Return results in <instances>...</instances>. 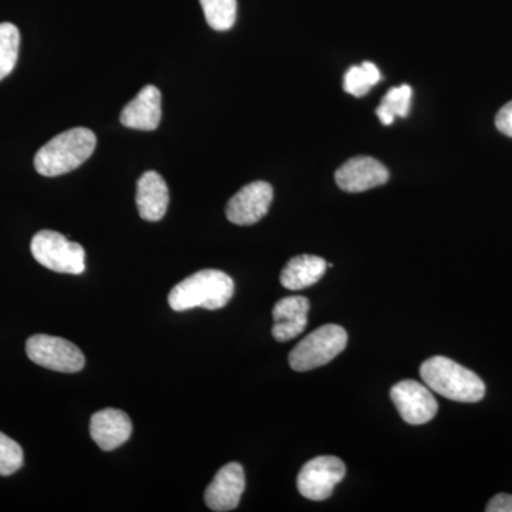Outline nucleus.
Instances as JSON below:
<instances>
[{
    "label": "nucleus",
    "mask_w": 512,
    "mask_h": 512,
    "mask_svg": "<svg viewBox=\"0 0 512 512\" xmlns=\"http://www.w3.org/2000/svg\"><path fill=\"white\" fill-rule=\"evenodd\" d=\"M336 184L346 192H363L389 181V170L372 157H355L343 163L335 174Z\"/></svg>",
    "instance_id": "10"
},
{
    "label": "nucleus",
    "mask_w": 512,
    "mask_h": 512,
    "mask_svg": "<svg viewBox=\"0 0 512 512\" xmlns=\"http://www.w3.org/2000/svg\"><path fill=\"white\" fill-rule=\"evenodd\" d=\"M137 208L143 220L157 222L163 220L170 202L167 183L156 171H147L137 183Z\"/></svg>",
    "instance_id": "15"
},
{
    "label": "nucleus",
    "mask_w": 512,
    "mask_h": 512,
    "mask_svg": "<svg viewBox=\"0 0 512 512\" xmlns=\"http://www.w3.org/2000/svg\"><path fill=\"white\" fill-rule=\"evenodd\" d=\"M234 291L231 276L218 269H204L175 285L168 295V303L175 312L192 308L217 311L231 301Z\"/></svg>",
    "instance_id": "2"
},
{
    "label": "nucleus",
    "mask_w": 512,
    "mask_h": 512,
    "mask_svg": "<svg viewBox=\"0 0 512 512\" xmlns=\"http://www.w3.org/2000/svg\"><path fill=\"white\" fill-rule=\"evenodd\" d=\"M487 512H512V495L510 494H497L487 504L485 508Z\"/></svg>",
    "instance_id": "23"
},
{
    "label": "nucleus",
    "mask_w": 512,
    "mask_h": 512,
    "mask_svg": "<svg viewBox=\"0 0 512 512\" xmlns=\"http://www.w3.org/2000/svg\"><path fill=\"white\" fill-rule=\"evenodd\" d=\"M346 476V467L338 457L320 456L312 458L302 467L298 476V490L303 497L312 501L329 498Z\"/></svg>",
    "instance_id": "7"
},
{
    "label": "nucleus",
    "mask_w": 512,
    "mask_h": 512,
    "mask_svg": "<svg viewBox=\"0 0 512 512\" xmlns=\"http://www.w3.org/2000/svg\"><path fill=\"white\" fill-rule=\"evenodd\" d=\"M22 467V447L0 431V476H12Z\"/></svg>",
    "instance_id": "21"
},
{
    "label": "nucleus",
    "mask_w": 512,
    "mask_h": 512,
    "mask_svg": "<svg viewBox=\"0 0 512 512\" xmlns=\"http://www.w3.org/2000/svg\"><path fill=\"white\" fill-rule=\"evenodd\" d=\"M380 79L382 76L376 64L365 62L360 66L350 67L343 80V89L352 96L363 97L380 82Z\"/></svg>",
    "instance_id": "18"
},
{
    "label": "nucleus",
    "mask_w": 512,
    "mask_h": 512,
    "mask_svg": "<svg viewBox=\"0 0 512 512\" xmlns=\"http://www.w3.org/2000/svg\"><path fill=\"white\" fill-rule=\"evenodd\" d=\"M96 144V134L89 128H70L37 151L36 171L43 177L70 173L92 157Z\"/></svg>",
    "instance_id": "1"
},
{
    "label": "nucleus",
    "mask_w": 512,
    "mask_h": 512,
    "mask_svg": "<svg viewBox=\"0 0 512 512\" xmlns=\"http://www.w3.org/2000/svg\"><path fill=\"white\" fill-rule=\"evenodd\" d=\"M412 94V87L407 86V84L390 89L383 100L380 101V106L376 110L380 123L384 126H390L397 116L407 117L410 111V103H412Z\"/></svg>",
    "instance_id": "17"
},
{
    "label": "nucleus",
    "mask_w": 512,
    "mask_h": 512,
    "mask_svg": "<svg viewBox=\"0 0 512 512\" xmlns=\"http://www.w3.org/2000/svg\"><path fill=\"white\" fill-rule=\"evenodd\" d=\"M20 32L13 23H0V82L15 69L18 63Z\"/></svg>",
    "instance_id": "19"
},
{
    "label": "nucleus",
    "mask_w": 512,
    "mask_h": 512,
    "mask_svg": "<svg viewBox=\"0 0 512 512\" xmlns=\"http://www.w3.org/2000/svg\"><path fill=\"white\" fill-rule=\"evenodd\" d=\"M328 264L325 259L315 255L293 256L282 269L281 284L289 291H302L320 281L325 275Z\"/></svg>",
    "instance_id": "16"
},
{
    "label": "nucleus",
    "mask_w": 512,
    "mask_h": 512,
    "mask_svg": "<svg viewBox=\"0 0 512 512\" xmlns=\"http://www.w3.org/2000/svg\"><path fill=\"white\" fill-rule=\"evenodd\" d=\"M311 303L305 296H288L276 302L272 316L274 328L272 335L278 342H288L301 335L308 326V312Z\"/></svg>",
    "instance_id": "14"
},
{
    "label": "nucleus",
    "mask_w": 512,
    "mask_h": 512,
    "mask_svg": "<svg viewBox=\"0 0 512 512\" xmlns=\"http://www.w3.org/2000/svg\"><path fill=\"white\" fill-rule=\"evenodd\" d=\"M390 397L402 419L412 426L429 423L439 410V404L430 387L416 380H402L394 384Z\"/></svg>",
    "instance_id": "8"
},
{
    "label": "nucleus",
    "mask_w": 512,
    "mask_h": 512,
    "mask_svg": "<svg viewBox=\"0 0 512 512\" xmlns=\"http://www.w3.org/2000/svg\"><path fill=\"white\" fill-rule=\"evenodd\" d=\"M26 353L36 365L60 373L80 372L86 363L82 350L57 336H30L26 342Z\"/></svg>",
    "instance_id": "6"
},
{
    "label": "nucleus",
    "mask_w": 512,
    "mask_h": 512,
    "mask_svg": "<svg viewBox=\"0 0 512 512\" xmlns=\"http://www.w3.org/2000/svg\"><path fill=\"white\" fill-rule=\"evenodd\" d=\"M274 190L265 181L245 185L229 200L227 218L235 225H254L268 214Z\"/></svg>",
    "instance_id": "9"
},
{
    "label": "nucleus",
    "mask_w": 512,
    "mask_h": 512,
    "mask_svg": "<svg viewBox=\"0 0 512 512\" xmlns=\"http://www.w3.org/2000/svg\"><path fill=\"white\" fill-rule=\"evenodd\" d=\"M348 345V333L339 325H323L313 330L293 348L289 365L296 372H308L328 365Z\"/></svg>",
    "instance_id": "4"
},
{
    "label": "nucleus",
    "mask_w": 512,
    "mask_h": 512,
    "mask_svg": "<svg viewBox=\"0 0 512 512\" xmlns=\"http://www.w3.org/2000/svg\"><path fill=\"white\" fill-rule=\"evenodd\" d=\"M426 386L446 399L460 403H477L485 396L483 380L467 367L444 356H434L420 366Z\"/></svg>",
    "instance_id": "3"
},
{
    "label": "nucleus",
    "mask_w": 512,
    "mask_h": 512,
    "mask_svg": "<svg viewBox=\"0 0 512 512\" xmlns=\"http://www.w3.org/2000/svg\"><path fill=\"white\" fill-rule=\"evenodd\" d=\"M205 19L212 29L225 32L237 20V0H200Z\"/></svg>",
    "instance_id": "20"
},
{
    "label": "nucleus",
    "mask_w": 512,
    "mask_h": 512,
    "mask_svg": "<svg viewBox=\"0 0 512 512\" xmlns=\"http://www.w3.org/2000/svg\"><path fill=\"white\" fill-rule=\"evenodd\" d=\"M30 251L40 265L59 274L80 275L86 269V252L82 245L50 229L37 232Z\"/></svg>",
    "instance_id": "5"
},
{
    "label": "nucleus",
    "mask_w": 512,
    "mask_h": 512,
    "mask_svg": "<svg viewBox=\"0 0 512 512\" xmlns=\"http://www.w3.org/2000/svg\"><path fill=\"white\" fill-rule=\"evenodd\" d=\"M245 490L244 468L238 463H229L218 471L205 491V503L210 510L227 512L235 510Z\"/></svg>",
    "instance_id": "11"
},
{
    "label": "nucleus",
    "mask_w": 512,
    "mask_h": 512,
    "mask_svg": "<svg viewBox=\"0 0 512 512\" xmlns=\"http://www.w3.org/2000/svg\"><path fill=\"white\" fill-rule=\"evenodd\" d=\"M133 424L126 413L104 409L94 413L90 420V434L94 443L104 451L116 450L130 439Z\"/></svg>",
    "instance_id": "12"
},
{
    "label": "nucleus",
    "mask_w": 512,
    "mask_h": 512,
    "mask_svg": "<svg viewBox=\"0 0 512 512\" xmlns=\"http://www.w3.org/2000/svg\"><path fill=\"white\" fill-rule=\"evenodd\" d=\"M495 126L505 136L512 138V101L498 111L497 117H495Z\"/></svg>",
    "instance_id": "22"
},
{
    "label": "nucleus",
    "mask_w": 512,
    "mask_h": 512,
    "mask_svg": "<svg viewBox=\"0 0 512 512\" xmlns=\"http://www.w3.org/2000/svg\"><path fill=\"white\" fill-rule=\"evenodd\" d=\"M123 126L133 130L153 131L160 126L161 92L156 86H146L121 110Z\"/></svg>",
    "instance_id": "13"
}]
</instances>
